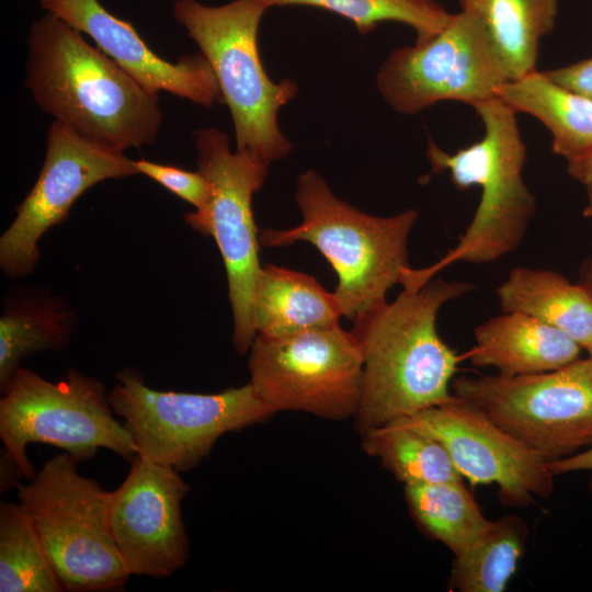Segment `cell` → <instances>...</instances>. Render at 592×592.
Masks as SVG:
<instances>
[{"label":"cell","mask_w":592,"mask_h":592,"mask_svg":"<svg viewBox=\"0 0 592 592\" xmlns=\"http://www.w3.org/2000/svg\"><path fill=\"white\" fill-rule=\"evenodd\" d=\"M26 43L24 84L54 121L121 152L155 143L163 119L159 94L82 33L46 12L31 24Z\"/></svg>","instance_id":"obj_1"},{"label":"cell","mask_w":592,"mask_h":592,"mask_svg":"<svg viewBox=\"0 0 592 592\" xmlns=\"http://www.w3.org/2000/svg\"><path fill=\"white\" fill-rule=\"evenodd\" d=\"M474 288L462 281L431 278L402 287L391 303L354 322L363 356L361 401L354 415L362 435L453 397L462 357L440 337L436 318L448 301Z\"/></svg>","instance_id":"obj_2"},{"label":"cell","mask_w":592,"mask_h":592,"mask_svg":"<svg viewBox=\"0 0 592 592\" xmlns=\"http://www.w3.org/2000/svg\"><path fill=\"white\" fill-rule=\"evenodd\" d=\"M295 201L301 223L260 231V243L285 247L307 241L338 276L333 292L343 317L361 320L387 303L388 291L405 282L412 269L408 239L419 213L408 208L394 216L363 213L337 197L315 170L296 181Z\"/></svg>","instance_id":"obj_3"},{"label":"cell","mask_w":592,"mask_h":592,"mask_svg":"<svg viewBox=\"0 0 592 592\" xmlns=\"http://www.w3.org/2000/svg\"><path fill=\"white\" fill-rule=\"evenodd\" d=\"M473 107L485 127L482 139L454 153L430 140L426 156L432 171H448L457 189L479 186V204L457 244L428 267L412 269L410 285L421 286L457 262L490 263L514 252L536 214L535 196L522 175L526 147L516 112L497 95Z\"/></svg>","instance_id":"obj_4"},{"label":"cell","mask_w":592,"mask_h":592,"mask_svg":"<svg viewBox=\"0 0 592 592\" xmlns=\"http://www.w3.org/2000/svg\"><path fill=\"white\" fill-rule=\"evenodd\" d=\"M267 0H234L209 7L175 0L172 13L207 59L227 104L236 149L271 163L285 158L293 144L280 129V110L297 94L295 81H272L258 48V32Z\"/></svg>","instance_id":"obj_5"},{"label":"cell","mask_w":592,"mask_h":592,"mask_svg":"<svg viewBox=\"0 0 592 592\" xmlns=\"http://www.w3.org/2000/svg\"><path fill=\"white\" fill-rule=\"evenodd\" d=\"M77 464L68 453L52 457L30 483L18 486V503L64 591L122 590L130 574L111 530V491L81 476Z\"/></svg>","instance_id":"obj_6"},{"label":"cell","mask_w":592,"mask_h":592,"mask_svg":"<svg viewBox=\"0 0 592 592\" xmlns=\"http://www.w3.org/2000/svg\"><path fill=\"white\" fill-rule=\"evenodd\" d=\"M0 439L4 457L24 478L36 471L26 456L30 443L59 447L78 463L106 448L132 460L137 447L114 417L101 382L75 369L57 383L20 367L1 390Z\"/></svg>","instance_id":"obj_7"},{"label":"cell","mask_w":592,"mask_h":592,"mask_svg":"<svg viewBox=\"0 0 592 592\" xmlns=\"http://www.w3.org/2000/svg\"><path fill=\"white\" fill-rule=\"evenodd\" d=\"M107 394L110 405L129 432L137 456L179 473L198 466L226 433L266 421L276 411L250 383L216 394L161 391L125 368Z\"/></svg>","instance_id":"obj_8"},{"label":"cell","mask_w":592,"mask_h":592,"mask_svg":"<svg viewBox=\"0 0 592 592\" xmlns=\"http://www.w3.org/2000/svg\"><path fill=\"white\" fill-rule=\"evenodd\" d=\"M194 141L198 170L212 192L205 209L187 213L185 221L216 241L228 281L232 344L239 354H246L257 337L252 301L262 266L252 197L261 190L270 163L247 149L232 151L228 135L217 127L197 129Z\"/></svg>","instance_id":"obj_9"},{"label":"cell","mask_w":592,"mask_h":592,"mask_svg":"<svg viewBox=\"0 0 592 592\" xmlns=\"http://www.w3.org/2000/svg\"><path fill=\"white\" fill-rule=\"evenodd\" d=\"M453 395L549 463L592 445V357L557 369L458 377Z\"/></svg>","instance_id":"obj_10"},{"label":"cell","mask_w":592,"mask_h":592,"mask_svg":"<svg viewBox=\"0 0 592 592\" xmlns=\"http://www.w3.org/2000/svg\"><path fill=\"white\" fill-rule=\"evenodd\" d=\"M249 351V383L276 412L333 421L356 414L363 356L353 330L339 323L284 337L257 334Z\"/></svg>","instance_id":"obj_11"},{"label":"cell","mask_w":592,"mask_h":592,"mask_svg":"<svg viewBox=\"0 0 592 592\" xmlns=\"http://www.w3.org/2000/svg\"><path fill=\"white\" fill-rule=\"evenodd\" d=\"M509 80L487 27L476 14L462 9L429 41L392 50L376 76L385 101L402 114L442 101L474 106L496 96Z\"/></svg>","instance_id":"obj_12"},{"label":"cell","mask_w":592,"mask_h":592,"mask_svg":"<svg viewBox=\"0 0 592 592\" xmlns=\"http://www.w3.org/2000/svg\"><path fill=\"white\" fill-rule=\"evenodd\" d=\"M135 174L134 160L124 152L93 143L53 121L38 178L0 238L3 273L10 277L32 273L39 259V239L67 218L81 194L102 181Z\"/></svg>","instance_id":"obj_13"},{"label":"cell","mask_w":592,"mask_h":592,"mask_svg":"<svg viewBox=\"0 0 592 592\" xmlns=\"http://www.w3.org/2000/svg\"><path fill=\"white\" fill-rule=\"evenodd\" d=\"M111 491L114 542L129 574L163 579L186 563L189 537L182 502L190 486L173 468L136 456Z\"/></svg>","instance_id":"obj_14"},{"label":"cell","mask_w":592,"mask_h":592,"mask_svg":"<svg viewBox=\"0 0 592 592\" xmlns=\"http://www.w3.org/2000/svg\"><path fill=\"white\" fill-rule=\"evenodd\" d=\"M410 418L444 446L463 478L497 485L505 504L526 505L553 492L548 462L459 397Z\"/></svg>","instance_id":"obj_15"},{"label":"cell","mask_w":592,"mask_h":592,"mask_svg":"<svg viewBox=\"0 0 592 592\" xmlns=\"http://www.w3.org/2000/svg\"><path fill=\"white\" fill-rule=\"evenodd\" d=\"M41 7L91 37L96 47L147 90L167 92L204 107L223 101L216 77L202 53L175 62L156 55L127 21L99 0H38Z\"/></svg>","instance_id":"obj_16"},{"label":"cell","mask_w":592,"mask_h":592,"mask_svg":"<svg viewBox=\"0 0 592 592\" xmlns=\"http://www.w3.org/2000/svg\"><path fill=\"white\" fill-rule=\"evenodd\" d=\"M466 353L477 367L505 376L536 374L566 366L583 350L565 332L519 311L503 312L478 325Z\"/></svg>","instance_id":"obj_17"},{"label":"cell","mask_w":592,"mask_h":592,"mask_svg":"<svg viewBox=\"0 0 592 592\" xmlns=\"http://www.w3.org/2000/svg\"><path fill=\"white\" fill-rule=\"evenodd\" d=\"M257 334L284 337L339 325L333 293L314 276L274 264L261 266L253 292Z\"/></svg>","instance_id":"obj_18"},{"label":"cell","mask_w":592,"mask_h":592,"mask_svg":"<svg viewBox=\"0 0 592 592\" xmlns=\"http://www.w3.org/2000/svg\"><path fill=\"white\" fill-rule=\"evenodd\" d=\"M75 315L65 299L34 288L12 289L0 318V388L24 357L64 349L75 331Z\"/></svg>","instance_id":"obj_19"},{"label":"cell","mask_w":592,"mask_h":592,"mask_svg":"<svg viewBox=\"0 0 592 592\" xmlns=\"http://www.w3.org/2000/svg\"><path fill=\"white\" fill-rule=\"evenodd\" d=\"M497 296L502 312L532 316L565 332L583 350L592 344V294L580 283L550 270L516 266Z\"/></svg>","instance_id":"obj_20"},{"label":"cell","mask_w":592,"mask_h":592,"mask_svg":"<svg viewBox=\"0 0 592 592\" xmlns=\"http://www.w3.org/2000/svg\"><path fill=\"white\" fill-rule=\"evenodd\" d=\"M497 96L515 112L540 121L553 137V151L570 160L592 151V100L533 71L509 80Z\"/></svg>","instance_id":"obj_21"},{"label":"cell","mask_w":592,"mask_h":592,"mask_svg":"<svg viewBox=\"0 0 592 592\" xmlns=\"http://www.w3.org/2000/svg\"><path fill=\"white\" fill-rule=\"evenodd\" d=\"M494 42L510 80L536 70L539 43L556 24L559 0H458Z\"/></svg>","instance_id":"obj_22"},{"label":"cell","mask_w":592,"mask_h":592,"mask_svg":"<svg viewBox=\"0 0 592 592\" xmlns=\"http://www.w3.org/2000/svg\"><path fill=\"white\" fill-rule=\"evenodd\" d=\"M362 447L403 486L464 479L444 446L410 417L365 432Z\"/></svg>","instance_id":"obj_23"},{"label":"cell","mask_w":592,"mask_h":592,"mask_svg":"<svg viewBox=\"0 0 592 592\" xmlns=\"http://www.w3.org/2000/svg\"><path fill=\"white\" fill-rule=\"evenodd\" d=\"M405 496L418 524L454 556L463 554L490 523L463 479L407 485Z\"/></svg>","instance_id":"obj_24"},{"label":"cell","mask_w":592,"mask_h":592,"mask_svg":"<svg viewBox=\"0 0 592 592\" xmlns=\"http://www.w3.org/2000/svg\"><path fill=\"white\" fill-rule=\"evenodd\" d=\"M527 526L516 515H504L455 556L451 584L459 592H502L524 554Z\"/></svg>","instance_id":"obj_25"},{"label":"cell","mask_w":592,"mask_h":592,"mask_svg":"<svg viewBox=\"0 0 592 592\" xmlns=\"http://www.w3.org/2000/svg\"><path fill=\"white\" fill-rule=\"evenodd\" d=\"M0 591H64L32 521L19 503L0 504Z\"/></svg>","instance_id":"obj_26"},{"label":"cell","mask_w":592,"mask_h":592,"mask_svg":"<svg viewBox=\"0 0 592 592\" xmlns=\"http://www.w3.org/2000/svg\"><path fill=\"white\" fill-rule=\"evenodd\" d=\"M273 5H308L325 9L353 22L362 34L380 22L407 24L417 34V44L440 33L452 13L435 0H267Z\"/></svg>","instance_id":"obj_27"},{"label":"cell","mask_w":592,"mask_h":592,"mask_svg":"<svg viewBox=\"0 0 592 592\" xmlns=\"http://www.w3.org/2000/svg\"><path fill=\"white\" fill-rule=\"evenodd\" d=\"M138 173L152 179L161 186L191 204L195 212H202L208 204L212 186L205 175L173 166L157 163L147 159L134 160Z\"/></svg>","instance_id":"obj_28"},{"label":"cell","mask_w":592,"mask_h":592,"mask_svg":"<svg viewBox=\"0 0 592 592\" xmlns=\"http://www.w3.org/2000/svg\"><path fill=\"white\" fill-rule=\"evenodd\" d=\"M543 72L559 86L592 100V57Z\"/></svg>","instance_id":"obj_29"},{"label":"cell","mask_w":592,"mask_h":592,"mask_svg":"<svg viewBox=\"0 0 592 592\" xmlns=\"http://www.w3.org/2000/svg\"><path fill=\"white\" fill-rule=\"evenodd\" d=\"M567 171L571 178L583 185L587 194L583 216L592 221V151L567 160Z\"/></svg>","instance_id":"obj_30"},{"label":"cell","mask_w":592,"mask_h":592,"mask_svg":"<svg viewBox=\"0 0 592 592\" xmlns=\"http://www.w3.org/2000/svg\"><path fill=\"white\" fill-rule=\"evenodd\" d=\"M548 467L554 476L580 470L592 473V445L569 457L551 462L548 464ZM590 489L592 490V476L590 479Z\"/></svg>","instance_id":"obj_31"},{"label":"cell","mask_w":592,"mask_h":592,"mask_svg":"<svg viewBox=\"0 0 592 592\" xmlns=\"http://www.w3.org/2000/svg\"><path fill=\"white\" fill-rule=\"evenodd\" d=\"M579 283L592 294V260L584 262L580 270Z\"/></svg>","instance_id":"obj_32"},{"label":"cell","mask_w":592,"mask_h":592,"mask_svg":"<svg viewBox=\"0 0 592 592\" xmlns=\"http://www.w3.org/2000/svg\"><path fill=\"white\" fill-rule=\"evenodd\" d=\"M589 354V356L592 357V344L585 350Z\"/></svg>","instance_id":"obj_33"}]
</instances>
